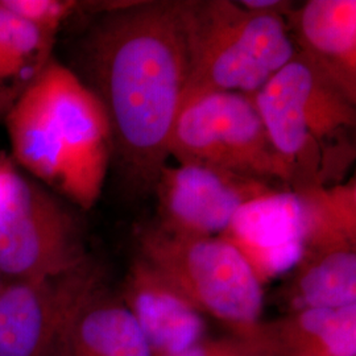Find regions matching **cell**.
<instances>
[{
  "label": "cell",
  "instance_id": "obj_11",
  "mask_svg": "<svg viewBox=\"0 0 356 356\" xmlns=\"http://www.w3.org/2000/svg\"><path fill=\"white\" fill-rule=\"evenodd\" d=\"M123 304L153 356L177 355L206 338L204 314L141 257L129 268Z\"/></svg>",
  "mask_w": 356,
  "mask_h": 356
},
{
  "label": "cell",
  "instance_id": "obj_5",
  "mask_svg": "<svg viewBox=\"0 0 356 356\" xmlns=\"http://www.w3.org/2000/svg\"><path fill=\"white\" fill-rule=\"evenodd\" d=\"M140 257L202 314L234 334L261 330L263 284L238 248L222 236H188L157 225L139 235Z\"/></svg>",
  "mask_w": 356,
  "mask_h": 356
},
{
  "label": "cell",
  "instance_id": "obj_16",
  "mask_svg": "<svg viewBox=\"0 0 356 356\" xmlns=\"http://www.w3.org/2000/svg\"><path fill=\"white\" fill-rule=\"evenodd\" d=\"M54 38L0 1V60L20 94L49 63Z\"/></svg>",
  "mask_w": 356,
  "mask_h": 356
},
{
  "label": "cell",
  "instance_id": "obj_17",
  "mask_svg": "<svg viewBox=\"0 0 356 356\" xmlns=\"http://www.w3.org/2000/svg\"><path fill=\"white\" fill-rule=\"evenodd\" d=\"M173 356H275L267 325L252 334L206 339Z\"/></svg>",
  "mask_w": 356,
  "mask_h": 356
},
{
  "label": "cell",
  "instance_id": "obj_1",
  "mask_svg": "<svg viewBox=\"0 0 356 356\" xmlns=\"http://www.w3.org/2000/svg\"><path fill=\"white\" fill-rule=\"evenodd\" d=\"M85 79L102 102L113 160L131 194L154 191L188 81L178 0L107 8L79 45Z\"/></svg>",
  "mask_w": 356,
  "mask_h": 356
},
{
  "label": "cell",
  "instance_id": "obj_12",
  "mask_svg": "<svg viewBox=\"0 0 356 356\" xmlns=\"http://www.w3.org/2000/svg\"><path fill=\"white\" fill-rule=\"evenodd\" d=\"M286 22L297 51L356 103L355 0H309Z\"/></svg>",
  "mask_w": 356,
  "mask_h": 356
},
{
  "label": "cell",
  "instance_id": "obj_3",
  "mask_svg": "<svg viewBox=\"0 0 356 356\" xmlns=\"http://www.w3.org/2000/svg\"><path fill=\"white\" fill-rule=\"evenodd\" d=\"M252 98L289 191L330 186L351 163L347 134L355 127L356 103L300 51Z\"/></svg>",
  "mask_w": 356,
  "mask_h": 356
},
{
  "label": "cell",
  "instance_id": "obj_10",
  "mask_svg": "<svg viewBox=\"0 0 356 356\" xmlns=\"http://www.w3.org/2000/svg\"><path fill=\"white\" fill-rule=\"evenodd\" d=\"M245 257L264 284L297 267L304 254L305 219L296 191H270L243 204L219 235Z\"/></svg>",
  "mask_w": 356,
  "mask_h": 356
},
{
  "label": "cell",
  "instance_id": "obj_4",
  "mask_svg": "<svg viewBox=\"0 0 356 356\" xmlns=\"http://www.w3.org/2000/svg\"><path fill=\"white\" fill-rule=\"evenodd\" d=\"M188 51L182 103L210 92L254 95L296 56L288 22L231 0H178ZM181 103V106H182Z\"/></svg>",
  "mask_w": 356,
  "mask_h": 356
},
{
  "label": "cell",
  "instance_id": "obj_20",
  "mask_svg": "<svg viewBox=\"0 0 356 356\" xmlns=\"http://www.w3.org/2000/svg\"><path fill=\"white\" fill-rule=\"evenodd\" d=\"M19 95V90L16 89L13 78L0 60V113L6 115Z\"/></svg>",
  "mask_w": 356,
  "mask_h": 356
},
{
  "label": "cell",
  "instance_id": "obj_19",
  "mask_svg": "<svg viewBox=\"0 0 356 356\" xmlns=\"http://www.w3.org/2000/svg\"><path fill=\"white\" fill-rule=\"evenodd\" d=\"M239 4L244 8L254 11V13H277L284 16L285 19L294 11L292 1H282V0H242Z\"/></svg>",
  "mask_w": 356,
  "mask_h": 356
},
{
  "label": "cell",
  "instance_id": "obj_15",
  "mask_svg": "<svg viewBox=\"0 0 356 356\" xmlns=\"http://www.w3.org/2000/svg\"><path fill=\"white\" fill-rule=\"evenodd\" d=\"M294 310L356 304V247L304 252L291 288Z\"/></svg>",
  "mask_w": 356,
  "mask_h": 356
},
{
  "label": "cell",
  "instance_id": "obj_8",
  "mask_svg": "<svg viewBox=\"0 0 356 356\" xmlns=\"http://www.w3.org/2000/svg\"><path fill=\"white\" fill-rule=\"evenodd\" d=\"M99 288L98 269L88 260L54 277L7 281L0 294V356H56L67 323Z\"/></svg>",
  "mask_w": 356,
  "mask_h": 356
},
{
  "label": "cell",
  "instance_id": "obj_13",
  "mask_svg": "<svg viewBox=\"0 0 356 356\" xmlns=\"http://www.w3.org/2000/svg\"><path fill=\"white\" fill-rule=\"evenodd\" d=\"M56 356H153L123 301L102 286L79 306L65 329Z\"/></svg>",
  "mask_w": 356,
  "mask_h": 356
},
{
  "label": "cell",
  "instance_id": "obj_7",
  "mask_svg": "<svg viewBox=\"0 0 356 356\" xmlns=\"http://www.w3.org/2000/svg\"><path fill=\"white\" fill-rule=\"evenodd\" d=\"M86 260L74 216L38 181L0 157V272L8 281L47 279Z\"/></svg>",
  "mask_w": 356,
  "mask_h": 356
},
{
  "label": "cell",
  "instance_id": "obj_9",
  "mask_svg": "<svg viewBox=\"0 0 356 356\" xmlns=\"http://www.w3.org/2000/svg\"><path fill=\"white\" fill-rule=\"evenodd\" d=\"M277 191L269 182L213 166L166 164L154 185L161 229L188 236H219L243 204Z\"/></svg>",
  "mask_w": 356,
  "mask_h": 356
},
{
  "label": "cell",
  "instance_id": "obj_21",
  "mask_svg": "<svg viewBox=\"0 0 356 356\" xmlns=\"http://www.w3.org/2000/svg\"><path fill=\"white\" fill-rule=\"evenodd\" d=\"M6 284H7V279H6V277L3 276V273L0 272V294L3 292V289H4Z\"/></svg>",
  "mask_w": 356,
  "mask_h": 356
},
{
  "label": "cell",
  "instance_id": "obj_18",
  "mask_svg": "<svg viewBox=\"0 0 356 356\" xmlns=\"http://www.w3.org/2000/svg\"><path fill=\"white\" fill-rule=\"evenodd\" d=\"M6 8L56 36L65 20L78 8L76 1L60 0H4Z\"/></svg>",
  "mask_w": 356,
  "mask_h": 356
},
{
  "label": "cell",
  "instance_id": "obj_6",
  "mask_svg": "<svg viewBox=\"0 0 356 356\" xmlns=\"http://www.w3.org/2000/svg\"><path fill=\"white\" fill-rule=\"evenodd\" d=\"M169 156L178 164L213 166L269 184H289L254 98L242 92H210L182 103Z\"/></svg>",
  "mask_w": 356,
  "mask_h": 356
},
{
  "label": "cell",
  "instance_id": "obj_2",
  "mask_svg": "<svg viewBox=\"0 0 356 356\" xmlns=\"http://www.w3.org/2000/svg\"><path fill=\"white\" fill-rule=\"evenodd\" d=\"M13 161L89 210L113 160L108 116L74 70L51 58L4 115Z\"/></svg>",
  "mask_w": 356,
  "mask_h": 356
},
{
  "label": "cell",
  "instance_id": "obj_14",
  "mask_svg": "<svg viewBox=\"0 0 356 356\" xmlns=\"http://www.w3.org/2000/svg\"><path fill=\"white\" fill-rule=\"evenodd\" d=\"M267 329L275 356H356V304L294 310Z\"/></svg>",
  "mask_w": 356,
  "mask_h": 356
}]
</instances>
